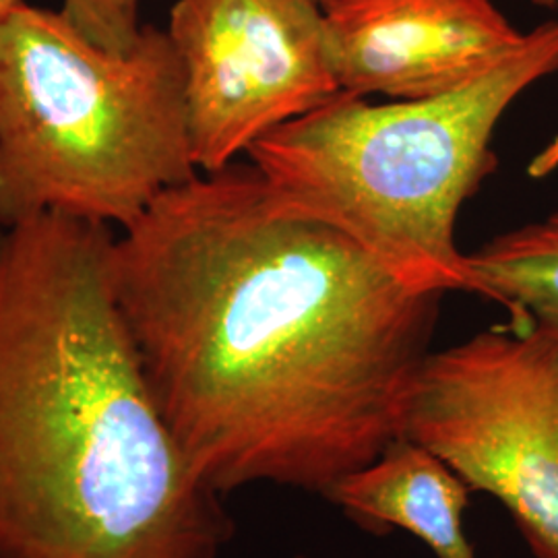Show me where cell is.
Here are the masks:
<instances>
[{
  "instance_id": "cell-2",
  "label": "cell",
  "mask_w": 558,
  "mask_h": 558,
  "mask_svg": "<svg viewBox=\"0 0 558 558\" xmlns=\"http://www.w3.org/2000/svg\"><path fill=\"white\" fill-rule=\"evenodd\" d=\"M110 226H0V558H220L234 523L151 396Z\"/></svg>"
},
{
  "instance_id": "cell-4",
  "label": "cell",
  "mask_w": 558,
  "mask_h": 558,
  "mask_svg": "<svg viewBox=\"0 0 558 558\" xmlns=\"http://www.w3.org/2000/svg\"><path fill=\"white\" fill-rule=\"evenodd\" d=\"M197 174L166 29L112 52L60 11L20 2L0 20V226L52 214L124 230Z\"/></svg>"
},
{
  "instance_id": "cell-12",
  "label": "cell",
  "mask_w": 558,
  "mask_h": 558,
  "mask_svg": "<svg viewBox=\"0 0 558 558\" xmlns=\"http://www.w3.org/2000/svg\"><path fill=\"white\" fill-rule=\"evenodd\" d=\"M20 2H23V0H0V20H2L4 15H9Z\"/></svg>"
},
{
  "instance_id": "cell-13",
  "label": "cell",
  "mask_w": 558,
  "mask_h": 558,
  "mask_svg": "<svg viewBox=\"0 0 558 558\" xmlns=\"http://www.w3.org/2000/svg\"><path fill=\"white\" fill-rule=\"evenodd\" d=\"M534 4H538V7H548V9H555L558 7V0H532Z\"/></svg>"
},
{
  "instance_id": "cell-9",
  "label": "cell",
  "mask_w": 558,
  "mask_h": 558,
  "mask_svg": "<svg viewBox=\"0 0 558 558\" xmlns=\"http://www.w3.org/2000/svg\"><path fill=\"white\" fill-rule=\"evenodd\" d=\"M465 257L470 292L499 302L513 325L558 331V207Z\"/></svg>"
},
{
  "instance_id": "cell-6",
  "label": "cell",
  "mask_w": 558,
  "mask_h": 558,
  "mask_svg": "<svg viewBox=\"0 0 558 558\" xmlns=\"http://www.w3.org/2000/svg\"><path fill=\"white\" fill-rule=\"evenodd\" d=\"M166 32L182 64L191 156L203 174L341 92L325 13L313 0H177Z\"/></svg>"
},
{
  "instance_id": "cell-14",
  "label": "cell",
  "mask_w": 558,
  "mask_h": 558,
  "mask_svg": "<svg viewBox=\"0 0 558 558\" xmlns=\"http://www.w3.org/2000/svg\"><path fill=\"white\" fill-rule=\"evenodd\" d=\"M313 2H317L320 7H325V4H327V2H331V0H313Z\"/></svg>"
},
{
  "instance_id": "cell-8",
  "label": "cell",
  "mask_w": 558,
  "mask_h": 558,
  "mask_svg": "<svg viewBox=\"0 0 558 558\" xmlns=\"http://www.w3.org/2000/svg\"><path fill=\"white\" fill-rule=\"evenodd\" d=\"M470 490L439 459L399 439L383 458L339 480L325 495L360 527L405 530L437 558H476L463 530Z\"/></svg>"
},
{
  "instance_id": "cell-1",
  "label": "cell",
  "mask_w": 558,
  "mask_h": 558,
  "mask_svg": "<svg viewBox=\"0 0 558 558\" xmlns=\"http://www.w3.org/2000/svg\"><path fill=\"white\" fill-rule=\"evenodd\" d=\"M151 396L218 495H327L401 439L445 292L283 203L251 161L168 189L114 240Z\"/></svg>"
},
{
  "instance_id": "cell-11",
  "label": "cell",
  "mask_w": 558,
  "mask_h": 558,
  "mask_svg": "<svg viewBox=\"0 0 558 558\" xmlns=\"http://www.w3.org/2000/svg\"><path fill=\"white\" fill-rule=\"evenodd\" d=\"M558 170V135L553 141H548L538 154L532 158L527 166V174L532 179H548Z\"/></svg>"
},
{
  "instance_id": "cell-7",
  "label": "cell",
  "mask_w": 558,
  "mask_h": 558,
  "mask_svg": "<svg viewBox=\"0 0 558 558\" xmlns=\"http://www.w3.org/2000/svg\"><path fill=\"white\" fill-rule=\"evenodd\" d=\"M323 13L339 87L362 98L456 92L523 38L493 0H331Z\"/></svg>"
},
{
  "instance_id": "cell-5",
  "label": "cell",
  "mask_w": 558,
  "mask_h": 558,
  "mask_svg": "<svg viewBox=\"0 0 558 558\" xmlns=\"http://www.w3.org/2000/svg\"><path fill=\"white\" fill-rule=\"evenodd\" d=\"M401 439L470 493L499 500L536 558H558V331L488 329L430 352L412 383Z\"/></svg>"
},
{
  "instance_id": "cell-3",
  "label": "cell",
  "mask_w": 558,
  "mask_h": 558,
  "mask_svg": "<svg viewBox=\"0 0 558 558\" xmlns=\"http://www.w3.org/2000/svg\"><path fill=\"white\" fill-rule=\"evenodd\" d=\"M558 71V20L523 34L456 92L371 104L339 92L257 141L246 158L283 203L359 240L399 278L470 292L459 209L497 168L500 119Z\"/></svg>"
},
{
  "instance_id": "cell-15",
  "label": "cell",
  "mask_w": 558,
  "mask_h": 558,
  "mask_svg": "<svg viewBox=\"0 0 558 558\" xmlns=\"http://www.w3.org/2000/svg\"><path fill=\"white\" fill-rule=\"evenodd\" d=\"M300 558H304V557H300Z\"/></svg>"
},
{
  "instance_id": "cell-10",
  "label": "cell",
  "mask_w": 558,
  "mask_h": 558,
  "mask_svg": "<svg viewBox=\"0 0 558 558\" xmlns=\"http://www.w3.org/2000/svg\"><path fill=\"white\" fill-rule=\"evenodd\" d=\"M141 0H62L60 13L85 38L112 52H126L140 40Z\"/></svg>"
}]
</instances>
